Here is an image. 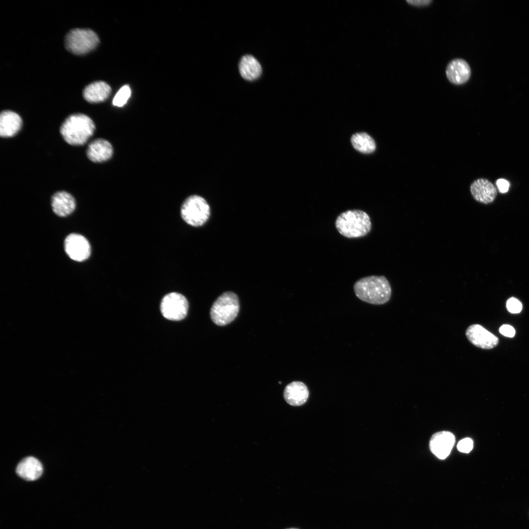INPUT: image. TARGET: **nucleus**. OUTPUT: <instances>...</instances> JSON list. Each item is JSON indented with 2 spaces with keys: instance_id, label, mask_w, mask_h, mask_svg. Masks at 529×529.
<instances>
[{
  "instance_id": "obj_1",
  "label": "nucleus",
  "mask_w": 529,
  "mask_h": 529,
  "mask_svg": "<svg viewBox=\"0 0 529 529\" xmlns=\"http://www.w3.org/2000/svg\"><path fill=\"white\" fill-rule=\"evenodd\" d=\"M354 290L359 299L373 305L387 303L392 293L389 282L383 275H371L361 278L355 283Z\"/></svg>"
},
{
  "instance_id": "obj_2",
  "label": "nucleus",
  "mask_w": 529,
  "mask_h": 529,
  "mask_svg": "<svg viewBox=\"0 0 529 529\" xmlns=\"http://www.w3.org/2000/svg\"><path fill=\"white\" fill-rule=\"evenodd\" d=\"M95 130V123L89 117L77 113L65 119L60 127V132L68 144L82 145L93 135Z\"/></svg>"
},
{
  "instance_id": "obj_3",
  "label": "nucleus",
  "mask_w": 529,
  "mask_h": 529,
  "mask_svg": "<svg viewBox=\"0 0 529 529\" xmlns=\"http://www.w3.org/2000/svg\"><path fill=\"white\" fill-rule=\"evenodd\" d=\"M340 234L347 238L366 236L371 230L372 224L368 215L361 210H347L340 214L335 221Z\"/></svg>"
},
{
  "instance_id": "obj_4",
  "label": "nucleus",
  "mask_w": 529,
  "mask_h": 529,
  "mask_svg": "<svg viewBox=\"0 0 529 529\" xmlns=\"http://www.w3.org/2000/svg\"><path fill=\"white\" fill-rule=\"evenodd\" d=\"M239 309L238 296L231 291L225 292L213 304L210 311L211 319L217 325H226L235 319Z\"/></svg>"
},
{
  "instance_id": "obj_5",
  "label": "nucleus",
  "mask_w": 529,
  "mask_h": 529,
  "mask_svg": "<svg viewBox=\"0 0 529 529\" xmlns=\"http://www.w3.org/2000/svg\"><path fill=\"white\" fill-rule=\"evenodd\" d=\"M99 40L97 34L90 29L74 28L65 36L66 48L76 55H84L95 48Z\"/></svg>"
},
{
  "instance_id": "obj_6",
  "label": "nucleus",
  "mask_w": 529,
  "mask_h": 529,
  "mask_svg": "<svg viewBox=\"0 0 529 529\" xmlns=\"http://www.w3.org/2000/svg\"><path fill=\"white\" fill-rule=\"evenodd\" d=\"M182 219L193 227L202 226L207 222L210 215V208L202 197L192 195L183 203L180 210Z\"/></svg>"
},
{
  "instance_id": "obj_7",
  "label": "nucleus",
  "mask_w": 529,
  "mask_h": 529,
  "mask_svg": "<svg viewBox=\"0 0 529 529\" xmlns=\"http://www.w3.org/2000/svg\"><path fill=\"white\" fill-rule=\"evenodd\" d=\"M189 304L184 296L177 292L166 294L161 303V312L166 318L179 321L187 315Z\"/></svg>"
},
{
  "instance_id": "obj_8",
  "label": "nucleus",
  "mask_w": 529,
  "mask_h": 529,
  "mask_svg": "<svg viewBox=\"0 0 529 529\" xmlns=\"http://www.w3.org/2000/svg\"><path fill=\"white\" fill-rule=\"evenodd\" d=\"M66 253L72 260L83 262L91 254V246L89 241L83 236L72 233L69 235L64 241Z\"/></svg>"
},
{
  "instance_id": "obj_9",
  "label": "nucleus",
  "mask_w": 529,
  "mask_h": 529,
  "mask_svg": "<svg viewBox=\"0 0 529 529\" xmlns=\"http://www.w3.org/2000/svg\"><path fill=\"white\" fill-rule=\"evenodd\" d=\"M465 335L467 339L474 346L483 349H490L496 347L499 338L480 324L469 326Z\"/></svg>"
},
{
  "instance_id": "obj_10",
  "label": "nucleus",
  "mask_w": 529,
  "mask_h": 529,
  "mask_svg": "<svg viewBox=\"0 0 529 529\" xmlns=\"http://www.w3.org/2000/svg\"><path fill=\"white\" fill-rule=\"evenodd\" d=\"M455 436L449 431L434 433L429 442L431 452L437 458L444 459L450 455L455 443Z\"/></svg>"
},
{
  "instance_id": "obj_11",
  "label": "nucleus",
  "mask_w": 529,
  "mask_h": 529,
  "mask_svg": "<svg viewBox=\"0 0 529 529\" xmlns=\"http://www.w3.org/2000/svg\"><path fill=\"white\" fill-rule=\"evenodd\" d=\"M470 192L477 201L484 204L493 202L497 194L495 186L485 178L475 180L470 186Z\"/></svg>"
},
{
  "instance_id": "obj_12",
  "label": "nucleus",
  "mask_w": 529,
  "mask_h": 529,
  "mask_svg": "<svg viewBox=\"0 0 529 529\" xmlns=\"http://www.w3.org/2000/svg\"><path fill=\"white\" fill-rule=\"evenodd\" d=\"M446 74L448 80L456 85L466 82L471 75V69L467 62L462 59H455L447 65Z\"/></svg>"
},
{
  "instance_id": "obj_13",
  "label": "nucleus",
  "mask_w": 529,
  "mask_h": 529,
  "mask_svg": "<svg viewBox=\"0 0 529 529\" xmlns=\"http://www.w3.org/2000/svg\"><path fill=\"white\" fill-rule=\"evenodd\" d=\"M113 153L111 144L103 139H97L88 145L86 155L88 159L95 163H101L110 159Z\"/></svg>"
},
{
  "instance_id": "obj_14",
  "label": "nucleus",
  "mask_w": 529,
  "mask_h": 529,
  "mask_svg": "<svg viewBox=\"0 0 529 529\" xmlns=\"http://www.w3.org/2000/svg\"><path fill=\"white\" fill-rule=\"evenodd\" d=\"M43 471L41 462L33 457L23 458L18 463L16 469L17 474L27 481L37 480L42 475Z\"/></svg>"
},
{
  "instance_id": "obj_15",
  "label": "nucleus",
  "mask_w": 529,
  "mask_h": 529,
  "mask_svg": "<svg viewBox=\"0 0 529 529\" xmlns=\"http://www.w3.org/2000/svg\"><path fill=\"white\" fill-rule=\"evenodd\" d=\"M51 204L53 212L59 216H66L74 210L76 202L74 197L65 191H59L51 197Z\"/></svg>"
},
{
  "instance_id": "obj_16",
  "label": "nucleus",
  "mask_w": 529,
  "mask_h": 529,
  "mask_svg": "<svg viewBox=\"0 0 529 529\" xmlns=\"http://www.w3.org/2000/svg\"><path fill=\"white\" fill-rule=\"evenodd\" d=\"M22 120L16 113L10 110L2 111L0 115V136L3 138L15 136L21 129Z\"/></svg>"
},
{
  "instance_id": "obj_17",
  "label": "nucleus",
  "mask_w": 529,
  "mask_h": 529,
  "mask_svg": "<svg viewBox=\"0 0 529 529\" xmlns=\"http://www.w3.org/2000/svg\"><path fill=\"white\" fill-rule=\"evenodd\" d=\"M309 396L307 386L303 383L294 381L288 384L284 391V397L286 401L293 406L304 404Z\"/></svg>"
},
{
  "instance_id": "obj_18",
  "label": "nucleus",
  "mask_w": 529,
  "mask_h": 529,
  "mask_svg": "<svg viewBox=\"0 0 529 529\" xmlns=\"http://www.w3.org/2000/svg\"><path fill=\"white\" fill-rule=\"evenodd\" d=\"M111 92L110 86L102 81L93 82L86 86L83 91V96L90 103H96L104 101Z\"/></svg>"
},
{
  "instance_id": "obj_19",
  "label": "nucleus",
  "mask_w": 529,
  "mask_h": 529,
  "mask_svg": "<svg viewBox=\"0 0 529 529\" xmlns=\"http://www.w3.org/2000/svg\"><path fill=\"white\" fill-rule=\"evenodd\" d=\"M239 68L241 77L249 81L257 79L262 73L261 64L251 55H245L241 58L239 64Z\"/></svg>"
},
{
  "instance_id": "obj_20",
  "label": "nucleus",
  "mask_w": 529,
  "mask_h": 529,
  "mask_svg": "<svg viewBox=\"0 0 529 529\" xmlns=\"http://www.w3.org/2000/svg\"><path fill=\"white\" fill-rule=\"evenodd\" d=\"M351 142L354 148L362 153H372L376 149L375 141L366 133L354 134L351 137Z\"/></svg>"
},
{
  "instance_id": "obj_21",
  "label": "nucleus",
  "mask_w": 529,
  "mask_h": 529,
  "mask_svg": "<svg viewBox=\"0 0 529 529\" xmlns=\"http://www.w3.org/2000/svg\"><path fill=\"white\" fill-rule=\"evenodd\" d=\"M131 94L130 87L128 85H124L114 96L112 101L113 105L119 107L123 106L127 103Z\"/></svg>"
},
{
  "instance_id": "obj_22",
  "label": "nucleus",
  "mask_w": 529,
  "mask_h": 529,
  "mask_svg": "<svg viewBox=\"0 0 529 529\" xmlns=\"http://www.w3.org/2000/svg\"><path fill=\"white\" fill-rule=\"evenodd\" d=\"M506 308L511 313H518L522 311V304L517 298L511 297L506 302Z\"/></svg>"
},
{
  "instance_id": "obj_23",
  "label": "nucleus",
  "mask_w": 529,
  "mask_h": 529,
  "mask_svg": "<svg viewBox=\"0 0 529 529\" xmlns=\"http://www.w3.org/2000/svg\"><path fill=\"white\" fill-rule=\"evenodd\" d=\"M473 448V441L470 438H464L457 443V449L462 453H469Z\"/></svg>"
},
{
  "instance_id": "obj_24",
  "label": "nucleus",
  "mask_w": 529,
  "mask_h": 529,
  "mask_svg": "<svg viewBox=\"0 0 529 529\" xmlns=\"http://www.w3.org/2000/svg\"><path fill=\"white\" fill-rule=\"evenodd\" d=\"M500 333L504 336L512 337L515 334L514 328L508 324L503 325L499 329Z\"/></svg>"
},
{
  "instance_id": "obj_25",
  "label": "nucleus",
  "mask_w": 529,
  "mask_h": 529,
  "mask_svg": "<svg viewBox=\"0 0 529 529\" xmlns=\"http://www.w3.org/2000/svg\"><path fill=\"white\" fill-rule=\"evenodd\" d=\"M496 185L501 192L505 193L508 191L509 183L504 179H499L496 181Z\"/></svg>"
},
{
  "instance_id": "obj_26",
  "label": "nucleus",
  "mask_w": 529,
  "mask_h": 529,
  "mask_svg": "<svg viewBox=\"0 0 529 529\" xmlns=\"http://www.w3.org/2000/svg\"><path fill=\"white\" fill-rule=\"evenodd\" d=\"M409 4L416 6H424L430 4L432 0H406Z\"/></svg>"
},
{
  "instance_id": "obj_27",
  "label": "nucleus",
  "mask_w": 529,
  "mask_h": 529,
  "mask_svg": "<svg viewBox=\"0 0 529 529\" xmlns=\"http://www.w3.org/2000/svg\"><path fill=\"white\" fill-rule=\"evenodd\" d=\"M297 529V528H289V529Z\"/></svg>"
}]
</instances>
